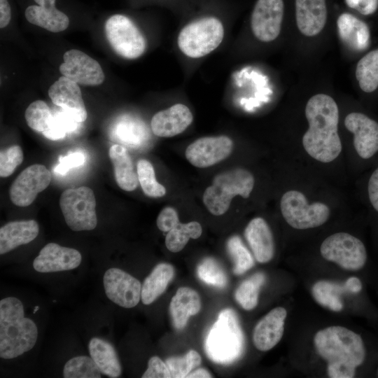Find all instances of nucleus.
Segmentation results:
<instances>
[{"label":"nucleus","instance_id":"393cba45","mask_svg":"<svg viewBox=\"0 0 378 378\" xmlns=\"http://www.w3.org/2000/svg\"><path fill=\"white\" fill-rule=\"evenodd\" d=\"M39 227L34 220L9 222L0 228V254L28 244L38 235Z\"/></svg>","mask_w":378,"mask_h":378},{"label":"nucleus","instance_id":"7ed1b4c3","mask_svg":"<svg viewBox=\"0 0 378 378\" xmlns=\"http://www.w3.org/2000/svg\"><path fill=\"white\" fill-rule=\"evenodd\" d=\"M38 329L35 323L24 317L23 304L15 297L0 301V356L16 358L35 345Z\"/></svg>","mask_w":378,"mask_h":378},{"label":"nucleus","instance_id":"4468645a","mask_svg":"<svg viewBox=\"0 0 378 378\" xmlns=\"http://www.w3.org/2000/svg\"><path fill=\"white\" fill-rule=\"evenodd\" d=\"M284 11L283 0H258L251 18L254 36L263 42L275 40L281 31Z\"/></svg>","mask_w":378,"mask_h":378},{"label":"nucleus","instance_id":"7c9ffc66","mask_svg":"<svg viewBox=\"0 0 378 378\" xmlns=\"http://www.w3.org/2000/svg\"><path fill=\"white\" fill-rule=\"evenodd\" d=\"M355 77L362 92L373 94L378 92V48L368 51L358 61Z\"/></svg>","mask_w":378,"mask_h":378},{"label":"nucleus","instance_id":"f3484780","mask_svg":"<svg viewBox=\"0 0 378 378\" xmlns=\"http://www.w3.org/2000/svg\"><path fill=\"white\" fill-rule=\"evenodd\" d=\"M81 260V254L76 249L49 243L34 260L33 267L42 273L71 270L78 267Z\"/></svg>","mask_w":378,"mask_h":378},{"label":"nucleus","instance_id":"37998d69","mask_svg":"<svg viewBox=\"0 0 378 378\" xmlns=\"http://www.w3.org/2000/svg\"><path fill=\"white\" fill-rule=\"evenodd\" d=\"M368 204L373 213L378 216V165L370 173L365 186Z\"/></svg>","mask_w":378,"mask_h":378},{"label":"nucleus","instance_id":"2eb2a0df","mask_svg":"<svg viewBox=\"0 0 378 378\" xmlns=\"http://www.w3.org/2000/svg\"><path fill=\"white\" fill-rule=\"evenodd\" d=\"M232 149L233 141L227 136H204L190 144L185 155L193 166L205 168L227 158Z\"/></svg>","mask_w":378,"mask_h":378},{"label":"nucleus","instance_id":"39448f33","mask_svg":"<svg viewBox=\"0 0 378 378\" xmlns=\"http://www.w3.org/2000/svg\"><path fill=\"white\" fill-rule=\"evenodd\" d=\"M254 184V176L247 169L234 168L221 172L205 190L203 202L213 215H223L227 211L234 197L239 195L248 198Z\"/></svg>","mask_w":378,"mask_h":378},{"label":"nucleus","instance_id":"f704fd0d","mask_svg":"<svg viewBox=\"0 0 378 378\" xmlns=\"http://www.w3.org/2000/svg\"><path fill=\"white\" fill-rule=\"evenodd\" d=\"M136 172L139 182L146 196L156 198L166 194L165 188L157 181L154 168L148 160L140 159L137 162Z\"/></svg>","mask_w":378,"mask_h":378},{"label":"nucleus","instance_id":"ea45409f","mask_svg":"<svg viewBox=\"0 0 378 378\" xmlns=\"http://www.w3.org/2000/svg\"><path fill=\"white\" fill-rule=\"evenodd\" d=\"M197 276L205 284L218 288L225 287L227 278L221 265L214 258L202 260L197 267Z\"/></svg>","mask_w":378,"mask_h":378},{"label":"nucleus","instance_id":"b1692460","mask_svg":"<svg viewBox=\"0 0 378 378\" xmlns=\"http://www.w3.org/2000/svg\"><path fill=\"white\" fill-rule=\"evenodd\" d=\"M37 5L24 11L27 20L51 32L64 31L69 24L68 16L55 7V0H34Z\"/></svg>","mask_w":378,"mask_h":378},{"label":"nucleus","instance_id":"09e8293b","mask_svg":"<svg viewBox=\"0 0 378 378\" xmlns=\"http://www.w3.org/2000/svg\"><path fill=\"white\" fill-rule=\"evenodd\" d=\"M11 19V9L8 0H0V27L8 25Z\"/></svg>","mask_w":378,"mask_h":378},{"label":"nucleus","instance_id":"c756f323","mask_svg":"<svg viewBox=\"0 0 378 378\" xmlns=\"http://www.w3.org/2000/svg\"><path fill=\"white\" fill-rule=\"evenodd\" d=\"M174 276V267L166 262L158 264L141 285V299L144 304L156 300L166 290Z\"/></svg>","mask_w":378,"mask_h":378},{"label":"nucleus","instance_id":"a878e982","mask_svg":"<svg viewBox=\"0 0 378 378\" xmlns=\"http://www.w3.org/2000/svg\"><path fill=\"white\" fill-rule=\"evenodd\" d=\"M201 309L199 294L189 287H180L169 304V314L174 327L182 330L186 326L190 316L196 315Z\"/></svg>","mask_w":378,"mask_h":378},{"label":"nucleus","instance_id":"c85d7f7f","mask_svg":"<svg viewBox=\"0 0 378 378\" xmlns=\"http://www.w3.org/2000/svg\"><path fill=\"white\" fill-rule=\"evenodd\" d=\"M88 349L102 373L112 378L120 376V363L115 350L109 342L99 337H92L89 342Z\"/></svg>","mask_w":378,"mask_h":378},{"label":"nucleus","instance_id":"de8ad7c7","mask_svg":"<svg viewBox=\"0 0 378 378\" xmlns=\"http://www.w3.org/2000/svg\"><path fill=\"white\" fill-rule=\"evenodd\" d=\"M346 5L363 15H371L378 9V0H345Z\"/></svg>","mask_w":378,"mask_h":378},{"label":"nucleus","instance_id":"a18cd8bd","mask_svg":"<svg viewBox=\"0 0 378 378\" xmlns=\"http://www.w3.org/2000/svg\"><path fill=\"white\" fill-rule=\"evenodd\" d=\"M85 162V156L80 152H75L65 156H60L55 172L61 175L66 174L73 168L81 166Z\"/></svg>","mask_w":378,"mask_h":378},{"label":"nucleus","instance_id":"6ab92c4d","mask_svg":"<svg viewBox=\"0 0 378 378\" xmlns=\"http://www.w3.org/2000/svg\"><path fill=\"white\" fill-rule=\"evenodd\" d=\"M286 316V309L277 307L256 323L253 332V342L257 349L267 351L280 342L284 332Z\"/></svg>","mask_w":378,"mask_h":378},{"label":"nucleus","instance_id":"a19ab883","mask_svg":"<svg viewBox=\"0 0 378 378\" xmlns=\"http://www.w3.org/2000/svg\"><path fill=\"white\" fill-rule=\"evenodd\" d=\"M200 355L190 350L184 356H173L165 361L172 378H184L201 363Z\"/></svg>","mask_w":378,"mask_h":378},{"label":"nucleus","instance_id":"6e6552de","mask_svg":"<svg viewBox=\"0 0 378 378\" xmlns=\"http://www.w3.org/2000/svg\"><path fill=\"white\" fill-rule=\"evenodd\" d=\"M59 203L64 220L71 230L77 232L96 227V199L89 187L66 189L61 194Z\"/></svg>","mask_w":378,"mask_h":378},{"label":"nucleus","instance_id":"aec40b11","mask_svg":"<svg viewBox=\"0 0 378 378\" xmlns=\"http://www.w3.org/2000/svg\"><path fill=\"white\" fill-rule=\"evenodd\" d=\"M193 116L184 104H176L155 113L150 121L153 133L160 137L181 134L191 124Z\"/></svg>","mask_w":378,"mask_h":378},{"label":"nucleus","instance_id":"4c0bfd02","mask_svg":"<svg viewBox=\"0 0 378 378\" xmlns=\"http://www.w3.org/2000/svg\"><path fill=\"white\" fill-rule=\"evenodd\" d=\"M24 118L31 129L43 133L50 125L53 114L45 102L36 100L28 106L24 112Z\"/></svg>","mask_w":378,"mask_h":378},{"label":"nucleus","instance_id":"5701e85b","mask_svg":"<svg viewBox=\"0 0 378 378\" xmlns=\"http://www.w3.org/2000/svg\"><path fill=\"white\" fill-rule=\"evenodd\" d=\"M244 237L255 259L260 263L270 262L274 255V241L272 230L260 217L253 218L244 230Z\"/></svg>","mask_w":378,"mask_h":378},{"label":"nucleus","instance_id":"f257e3e1","mask_svg":"<svg viewBox=\"0 0 378 378\" xmlns=\"http://www.w3.org/2000/svg\"><path fill=\"white\" fill-rule=\"evenodd\" d=\"M304 113L308 122V129L302 140L304 150L320 162H332L342 149L338 134L337 103L326 94H316L307 102Z\"/></svg>","mask_w":378,"mask_h":378},{"label":"nucleus","instance_id":"58836bf2","mask_svg":"<svg viewBox=\"0 0 378 378\" xmlns=\"http://www.w3.org/2000/svg\"><path fill=\"white\" fill-rule=\"evenodd\" d=\"M78 122L71 115L62 108L56 111L49 127L42 134L50 140L56 141L64 138L66 134L75 131L78 127Z\"/></svg>","mask_w":378,"mask_h":378},{"label":"nucleus","instance_id":"423d86ee","mask_svg":"<svg viewBox=\"0 0 378 378\" xmlns=\"http://www.w3.org/2000/svg\"><path fill=\"white\" fill-rule=\"evenodd\" d=\"M224 29L221 22L214 17H207L184 27L178 36L181 52L191 58L204 57L222 42Z\"/></svg>","mask_w":378,"mask_h":378},{"label":"nucleus","instance_id":"8fccbe9b","mask_svg":"<svg viewBox=\"0 0 378 378\" xmlns=\"http://www.w3.org/2000/svg\"><path fill=\"white\" fill-rule=\"evenodd\" d=\"M187 378H210L213 377L211 374L206 369L200 368L190 372Z\"/></svg>","mask_w":378,"mask_h":378},{"label":"nucleus","instance_id":"79ce46f5","mask_svg":"<svg viewBox=\"0 0 378 378\" xmlns=\"http://www.w3.org/2000/svg\"><path fill=\"white\" fill-rule=\"evenodd\" d=\"M24 154L18 146H11L0 153V176L6 178L10 176L23 161Z\"/></svg>","mask_w":378,"mask_h":378},{"label":"nucleus","instance_id":"dca6fc26","mask_svg":"<svg viewBox=\"0 0 378 378\" xmlns=\"http://www.w3.org/2000/svg\"><path fill=\"white\" fill-rule=\"evenodd\" d=\"M104 287L107 298L124 308H132L141 299L140 281L119 268L107 270L103 277Z\"/></svg>","mask_w":378,"mask_h":378},{"label":"nucleus","instance_id":"473e14b6","mask_svg":"<svg viewBox=\"0 0 378 378\" xmlns=\"http://www.w3.org/2000/svg\"><path fill=\"white\" fill-rule=\"evenodd\" d=\"M202 232V226L197 221L180 223L167 232L165 237V246L171 252H179L186 246L190 238L197 239Z\"/></svg>","mask_w":378,"mask_h":378},{"label":"nucleus","instance_id":"412c9836","mask_svg":"<svg viewBox=\"0 0 378 378\" xmlns=\"http://www.w3.org/2000/svg\"><path fill=\"white\" fill-rule=\"evenodd\" d=\"M337 27L340 39L352 51L361 53L370 47V28L365 21L344 13L338 17Z\"/></svg>","mask_w":378,"mask_h":378},{"label":"nucleus","instance_id":"0eeeda50","mask_svg":"<svg viewBox=\"0 0 378 378\" xmlns=\"http://www.w3.org/2000/svg\"><path fill=\"white\" fill-rule=\"evenodd\" d=\"M280 209L286 223L297 230L321 226L330 216V209L327 204L321 202L309 204L304 194L297 190L284 193L280 200Z\"/></svg>","mask_w":378,"mask_h":378},{"label":"nucleus","instance_id":"20e7f679","mask_svg":"<svg viewBox=\"0 0 378 378\" xmlns=\"http://www.w3.org/2000/svg\"><path fill=\"white\" fill-rule=\"evenodd\" d=\"M244 347V333L235 312L230 308L222 310L204 341L207 356L216 363L228 365L241 356Z\"/></svg>","mask_w":378,"mask_h":378},{"label":"nucleus","instance_id":"49530a36","mask_svg":"<svg viewBox=\"0 0 378 378\" xmlns=\"http://www.w3.org/2000/svg\"><path fill=\"white\" fill-rule=\"evenodd\" d=\"M169 370L164 361L158 356H152L148 362V368L142 378H170Z\"/></svg>","mask_w":378,"mask_h":378},{"label":"nucleus","instance_id":"e433bc0d","mask_svg":"<svg viewBox=\"0 0 378 378\" xmlns=\"http://www.w3.org/2000/svg\"><path fill=\"white\" fill-rule=\"evenodd\" d=\"M227 250L234 262L233 272L236 275L242 274L253 267V257L239 237L234 235L227 240Z\"/></svg>","mask_w":378,"mask_h":378},{"label":"nucleus","instance_id":"3c124183","mask_svg":"<svg viewBox=\"0 0 378 378\" xmlns=\"http://www.w3.org/2000/svg\"><path fill=\"white\" fill-rule=\"evenodd\" d=\"M38 309V307H35V309L34 311V313H35Z\"/></svg>","mask_w":378,"mask_h":378},{"label":"nucleus","instance_id":"ddd939ff","mask_svg":"<svg viewBox=\"0 0 378 378\" xmlns=\"http://www.w3.org/2000/svg\"><path fill=\"white\" fill-rule=\"evenodd\" d=\"M64 62L59 66L60 73L69 79L83 85H99L105 78L97 61L86 53L76 49L64 52Z\"/></svg>","mask_w":378,"mask_h":378},{"label":"nucleus","instance_id":"cd10ccee","mask_svg":"<svg viewBox=\"0 0 378 378\" xmlns=\"http://www.w3.org/2000/svg\"><path fill=\"white\" fill-rule=\"evenodd\" d=\"M344 293H354L349 278L342 284L326 280L318 281L312 288V294L315 301L322 307L336 312L343 309L341 295Z\"/></svg>","mask_w":378,"mask_h":378},{"label":"nucleus","instance_id":"a211bd4d","mask_svg":"<svg viewBox=\"0 0 378 378\" xmlns=\"http://www.w3.org/2000/svg\"><path fill=\"white\" fill-rule=\"evenodd\" d=\"M52 102L71 115L78 122H84L88 117L85 106L78 84L62 76L48 91Z\"/></svg>","mask_w":378,"mask_h":378},{"label":"nucleus","instance_id":"9d476101","mask_svg":"<svg viewBox=\"0 0 378 378\" xmlns=\"http://www.w3.org/2000/svg\"><path fill=\"white\" fill-rule=\"evenodd\" d=\"M104 30L108 43L120 56L133 59L144 54L146 40L127 17L120 14L111 16L105 22Z\"/></svg>","mask_w":378,"mask_h":378},{"label":"nucleus","instance_id":"2f4dec72","mask_svg":"<svg viewBox=\"0 0 378 378\" xmlns=\"http://www.w3.org/2000/svg\"><path fill=\"white\" fill-rule=\"evenodd\" d=\"M266 277L262 272H258L243 281L234 293L237 303L245 310L253 309L258 304L260 288Z\"/></svg>","mask_w":378,"mask_h":378},{"label":"nucleus","instance_id":"c03bdc74","mask_svg":"<svg viewBox=\"0 0 378 378\" xmlns=\"http://www.w3.org/2000/svg\"><path fill=\"white\" fill-rule=\"evenodd\" d=\"M180 223L176 211L167 206L161 210L158 216L156 224L158 229L164 232H168Z\"/></svg>","mask_w":378,"mask_h":378},{"label":"nucleus","instance_id":"1a4fd4ad","mask_svg":"<svg viewBox=\"0 0 378 378\" xmlns=\"http://www.w3.org/2000/svg\"><path fill=\"white\" fill-rule=\"evenodd\" d=\"M320 253L325 260L353 272L362 270L368 258L363 241L348 232H337L326 237L321 243Z\"/></svg>","mask_w":378,"mask_h":378},{"label":"nucleus","instance_id":"9b49d317","mask_svg":"<svg viewBox=\"0 0 378 378\" xmlns=\"http://www.w3.org/2000/svg\"><path fill=\"white\" fill-rule=\"evenodd\" d=\"M345 127L353 135V146L357 156L370 162L378 155V120L363 111L347 114Z\"/></svg>","mask_w":378,"mask_h":378},{"label":"nucleus","instance_id":"4be33fe9","mask_svg":"<svg viewBox=\"0 0 378 378\" xmlns=\"http://www.w3.org/2000/svg\"><path fill=\"white\" fill-rule=\"evenodd\" d=\"M326 0H295V19L299 31L314 36L324 28L327 21Z\"/></svg>","mask_w":378,"mask_h":378},{"label":"nucleus","instance_id":"f03ea898","mask_svg":"<svg viewBox=\"0 0 378 378\" xmlns=\"http://www.w3.org/2000/svg\"><path fill=\"white\" fill-rule=\"evenodd\" d=\"M314 344L317 354L327 361V372L331 378L354 377L366 359L367 349L360 335L343 326L318 330Z\"/></svg>","mask_w":378,"mask_h":378},{"label":"nucleus","instance_id":"72a5a7b5","mask_svg":"<svg viewBox=\"0 0 378 378\" xmlns=\"http://www.w3.org/2000/svg\"><path fill=\"white\" fill-rule=\"evenodd\" d=\"M115 132L120 140L134 146L142 143L148 135L145 125L131 117H124L120 120Z\"/></svg>","mask_w":378,"mask_h":378},{"label":"nucleus","instance_id":"bb28decb","mask_svg":"<svg viewBox=\"0 0 378 378\" xmlns=\"http://www.w3.org/2000/svg\"><path fill=\"white\" fill-rule=\"evenodd\" d=\"M108 155L113 165L115 180L123 190L132 191L137 186L139 179L132 160L127 150L119 144L113 145L108 150Z\"/></svg>","mask_w":378,"mask_h":378},{"label":"nucleus","instance_id":"f8f14e48","mask_svg":"<svg viewBox=\"0 0 378 378\" xmlns=\"http://www.w3.org/2000/svg\"><path fill=\"white\" fill-rule=\"evenodd\" d=\"M50 181L51 174L44 165L29 166L13 182L9 189V197L16 206H28L39 192L46 189Z\"/></svg>","mask_w":378,"mask_h":378},{"label":"nucleus","instance_id":"c9c22d12","mask_svg":"<svg viewBox=\"0 0 378 378\" xmlns=\"http://www.w3.org/2000/svg\"><path fill=\"white\" fill-rule=\"evenodd\" d=\"M101 373L94 360L86 356L69 359L63 370L65 378H100Z\"/></svg>","mask_w":378,"mask_h":378}]
</instances>
